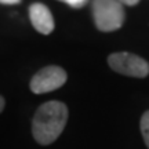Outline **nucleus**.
Here are the masks:
<instances>
[{
  "mask_svg": "<svg viewBox=\"0 0 149 149\" xmlns=\"http://www.w3.org/2000/svg\"><path fill=\"white\" fill-rule=\"evenodd\" d=\"M66 72L61 66L50 65L37 72L31 80V90L35 94H44L62 87L66 81Z\"/></svg>",
  "mask_w": 149,
  "mask_h": 149,
  "instance_id": "obj_4",
  "label": "nucleus"
},
{
  "mask_svg": "<svg viewBox=\"0 0 149 149\" xmlns=\"http://www.w3.org/2000/svg\"><path fill=\"white\" fill-rule=\"evenodd\" d=\"M93 18L101 32L120 29L124 22V8L119 0H93Z\"/></svg>",
  "mask_w": 149,
  "mask_h": 149,
  "instance_id": "obj_2",
  "label": "nucleus"
},
{
  "mask_svg": "<svg viewBox=\"0 0 149 149\" xmlns=\"http://www.w3.org/2000/svg\"><path fill=\"white\" fill-rule=\"evenodd\" d=\"M88 0H65V3L70 7H73V8H80V7H83V6L87 3Z\"/></svg>",
  "mask_w": 149,
  "mask_h": 149,
  "instance_id": "obj_7",
  "label": "nucleus"
},
{
  "mask_svg": "<svg viewBox=\"0 0 149 149\" xmlns=\"http://www.w3.org/2000/svg\"><path fill=\"white\" fill-rule=\"evenodd\" d=\"M141 133L144 137L145 145L149 148V111H146L141 117Z\"/></svg>",
  "mask_w": 149,
  "mask_h": 149,
  "instance_id": "obj_6",
  "label": "nucleus"
},
{
  "mask_svg": "<svg viewBox=\"0 0 149 149\" xmlns=\"http://www.w3.org/2000/svg\"><path fill=\"white\" fill-rule=\"evenodd\" d=\"M58 1H64V3H65V0H58Z\"/></svg>",
  "mask_w": 149,
  "mask_h": 149,
  "instance_id": "obj_11",
  "label": "nucleus"
},
{
  "mask_svg": "<svg viewBox=\"0 0 149 149\" xmlns=\"http://www.w3.org/2000/svg\"><path fill=\"white\" fill-rule=\"evenodd\" d=\"M66 122H68V108L64 102H46L37 108L33 116V138L40 145L53 144L64 131Z\"/></svg>",
  "mask_w": 149,
  "mask_h": 149,
  "instance_id": "obj_1",
  "label": "nucleus"
},
{
  "mask_svg": "<svg viewBox=\"0 0 149 149\" xmlns=\"http://www.w3.org/2000/svg\"><path fill=\"white\" fill-rule=\"evenodd\" d=\"M4 105H6V101H4V98L0 95V113L3 112V109H4Z\"/></svg>",
  "mask_w": 149,
  "mask_h": 149,
  "instance_id": "obj_10",
  "label": "nucleus"
},
{
  "mask_svg": "<svg viewBox=\"0 0 149 149\" xmlns=\"http://www.w3.org/2000/svg\"><path fill=\"white\" fill-rule=\"evenodd\" d=\"M21 0H0V4H7V6H14L19 4Z\"/></svg>",
  "mask_w": 149,
  "mask_h": 149,
  "instance_id": "obj_8",
  "label": "nucleus"
},
{
  "mask_svg": "<svg viewBox=\"0 0 149 149\" xmlns=\"http://www.w3.org/2000/svg\"><path fill=\"white\" fill-rule=\"evenodd\" d=\"M108 64L112 69L130 77H145L149 74V64L131 53H115L108 58Z\"/></svg>",
  "mask_w": 149,
  "mask_h": 149,
  "instance_id": "obj_3",
  "label": "nucleus"
},
{
  "mask_svg": "<svg viewBox=\"0 0 149 149\" xmlns=\"http://www.w3.org/2000/svg\"><path fill=\"white\" fill-rule=\"evenodd\" d=\"M123 6H135L139 3V0H119Z\"/></svg>",
  "mask_w": 149,
  "mask_h": 149,
  "instance_id": "obj_9",
  "label": "nucleus"
},
{
  "mask_svg": "<svg viewBox=\"0 0 149 149\" xmlns=\"http://www.w3.org/2000/svg\"><path fill=\"white\" fill-rule=\"evenodd\" d=\"M29 18L33 28L42 35H50L54 31V18L53 14L46 4L43 3H33L29 7Z\"/></svg>",
  "mask_w": 149,
  "mask_h": 149,
  "instance_id": "obj_5",
  "label": "nucleus"
}]
</instances>
